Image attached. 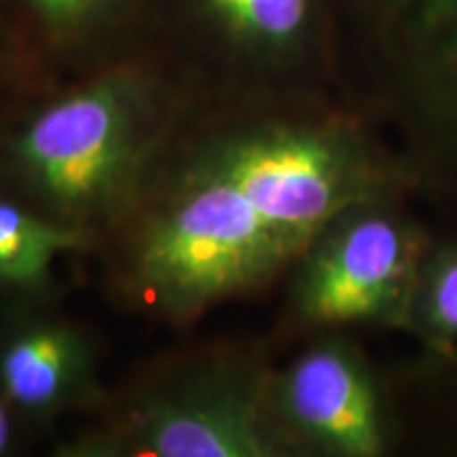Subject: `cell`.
Returning <instances> with one entry per match:
<instances>
[{
    "label": "cell",
    "mask_w": 457,
    "mask_h": 457,
    "mask_svg": "<svg viewBox=\"0 0 457 457\" xmlns=\"http://www.w3.org/2000/svg\"><path fill=\"white\" fill-rule=\"evenodd\" d=\"M171 77L168 62L138 41L28 117L11 140V162L47 216L85 231L129 195Z\"/></svg>",
    "instance_id": "1"
},
{
    "label": "cell",
    "mask_w": 457,
    "mask_h": 457,
    "mask_svg": "<svg viewBox=\"0 0 457 457\" xmlns=\"http://www.w3.org/2000/svg\"><path fill=\"white\" fill-rule=\"evenodd\" d=\"M295 254L197 151L142 225L131 262L146 299L185 320L261 284Z\"/></svg>",
    "instance_id": "2"
},
{
    "label": "cell",
    "mask_w": 457,
    "mask_h": 457,
    "mask_svg": "<svg viewBox=\"0 0 457 457\" xmlns=\"http://www.w3.org/2000/svg\"><path fill=\"white\" fill-rule=\"evenodd\" d=\"M199 153L250 199L295 253L352 202V159L341 142L320 131H231Z\"/></svg>",
    "instance_id": "3"
},
{
    "label": "cell",
    "mask_w": 457,
    "mask_h": 457,
    "mask_svg": "<svg viewBox=\"0 0 457 457\" xmlns=\"http://www.w3.org/2000/svg\"><path fill=\"white\" fill-rule=\"evenodd\" d=\"M106 447L140 457H265L278 445L259 387L220 367L145 400Z\"/></svg>",
    "instance_id": "4"
},
{
    "label": "cell",
    "mask_w": 457,
    "mask_h": 457,
    "mask_svg": "<svg viewBox=\"0 0 457 457\" xmlns=\"http://www.w3.org/2000/svg\"><path fill=\"white\" fill-rule=\"evenodd\" d=\"M316 13L318 0H146L142 32H165L188 64L236 81L295 62Z\"/></svg>",
    "instance_id": "5"
},
{
    "label": "cell",
    "mask_w": 457,
    "mask_h": 457,
    "mask_svg": "<svg viewBox=\"0 0 457 457\" xmlns=\"http://www.w3.org/2000/svg\"><path fill=\"white\" fill-rule=\"evenodd\" d=\"M407 242L384 216L341 225L310 262L301 305L318 322L343 324L379 316L407 271Z\"/></svg>",
    "instance_id": "6"
},
{
    "label": "cell",
    "mask_w": 457,
    "mask_h": 457,
    "mask_svg": "<svg viewBox=\"0 0 457 457\" xmlns=\"http://www.w3.org/2000/svg\"><path fill=\"white\" fill-rule=\"evenodd\" d=\"M279 409L296 430L341 455L381 449V420L369 377L339 345H320L279 381Z\"/></svg>",
    "instance_id": "7"
},
{
    "label": "cell",
    "mask_w": 457,
    "mask_h": 457,
    "mask_svg": "<svg viewBox=\"0 0 457 457\" xmlns=\"http://www.w3.org/2000/svg\"><path fill=\"white\" fill-rule=\"evenodd\" d=\"M146 0H0V15L34 60L94 68L140 41Z\"/></svg>",
    "instance_id": "8"
},
{
    "label": "cell",
    "mask_w": 457,
    "mask_h": 457,
    "mask_svg": "<svg viewBox=\"0 0 457 457\" xmlns=\"http://www.w3.org/2000/svg\"><path fill=\"white\" fill-rule=\"evenodd\" d=\"M91 381L94 350L62 320H28L0 343V392L21 413H62L87 394Z\"/></svg>",
    "instance_id": "9"
},
{
    "label": "cell",
    "mask_w": 457,
    "mask_h": 457,
    "mask_svg": "<svg viewBox=\"0 0 457 457\" xmlns=\"http://www.w3.org/2000/svg\"><path fill=\"white\" fill-rule=\"evenodd\" d=\"M83 244V228L0 199V284L11 288L43 284L57 256Z\"/></svg>",
    "instance_id": "10"
},
{
    "label": "cell",
    "mask_w": 457,
    "mask_h": 457,
    "mask_svg": "<svg viewBox=\"0 0 457 457\" xmlns=\"http://www.w3.org/2000/svg\"><path fill=\"white\" fill-rule=\"evenodd\" d=\"M430 313L438 328L457 333V261L449 262L434 279Z\"/></svg>",
    "instance_id": "11"
},
{
    "label": "cell",
    "mask_w": 457,
    "mask_h": 457,
    "mask_svg": "<svg viewBox=\"0 0 457 457\" xmlns=\"http://www.w3.org/2000/svg\"><path fill=\"white\" fill-rule=\"evenodd\" d=\"M30 64L32 57L28 55L24 45L20 43V38L4 21V17L0 15V83H4L7 79H15Z\"/></svg>",
    "instance_id": "12"
},
{
    "label": "cell",
    "mask_w": 457,
    "mask_h": 457,
    "mask_svg": "<svg viewBox=\"0 0 457 457\" xmlns=\"http://www.w3.org/2000/svg\"><path fill=\"white\" fill-rule=\"evenodd\" d=\"M9 407L7 398L0 392V455L9 449L11 434H13V428H11V417H9Z\"/></svg>",
    "instance_id": "13"
}]
</instances>
